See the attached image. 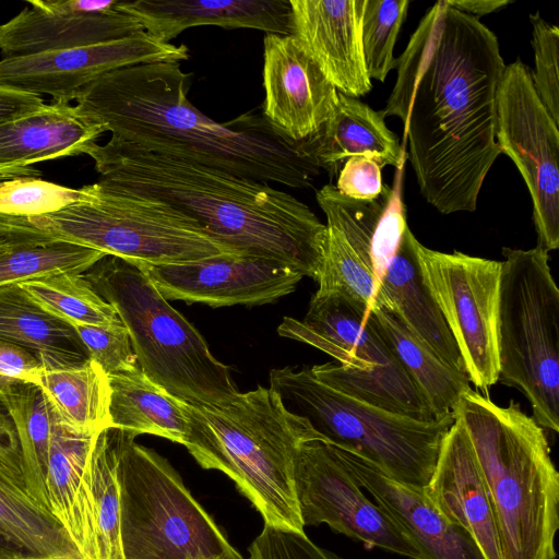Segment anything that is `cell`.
<instances>
[{"label": "cell", "mask_w": 559, "mask_h": 559, "mask_svg": "<svg viewBox=\"0 0 559 559\" xmlns=\"http://www.w3.org/2000/svg\"><path fill=\"white\" fill-rule=\"evenodd\" d=\"M504 68L493 32L445 0L427 10L396 58L382 112L403 122L419 191L441 214L474 212L501 154L497 104Z\"/></svg>", "instance_id": "obj_1"}, {"label": "cell", "mask_w": 559, "mask_h": 559, "mask_svg": "<svg viewBox=\"0 0 559 559\" xmlns=\"http://www.w3.org/2000/svg\"><path fill=\"white\" fill-rule=\"evenodd\" d=\"M191 73L180 62L118 69L87 85L75 99L85 119L116 141L206 167L289 188L311 187L319 168L262 114L217 122L188 98Z\"/></svg>", "instance_id": "obj_2"}, {"label": "cell", "mask_w": 559, "mask_h": 559, "mask_svg": "<svg viewBox=\"0 0 559 559\" xmlns=\"http://www.w3.org/2000/svg\"><path fill=\"white\" fill-rule=\"evenodd\" d=\"M87 155L100 188L163 202L195 219L229 254L274 261L318 281L326 226L294 195L114 139Z\"/></svg>", "instance_id": "obj_3"}, {"label": "cell", "mask_w": 559, "mask_h": 559, "mask_svg": "<svg viewBox=\"0 0 559 559\" xmlns=\"http://www.w3.org/2000/svg\"><path fill=\"white\" fill-rule=\"evenodd\" d=\"M471 442L493 511L503 559H556L559 474L544 429L519 403L468 389L452 411Z\"/></svg>", "instance_id": "obj_4"}, {"label": "cell", "mask_w": 559, "mask_h": 559, "mask_svg": "<svg viewBox=\"0 0 559 559\" xmlns=\"http://www.w3.org/2000/svg\"><path fill=\"white\" fill-rule=\"evenodd\" d=\"M187 415L182 444L194 460L234 480L265 524L304 532L295 454L305 441L325 440L309 420L287 408L274 389L261 385L224 403L187 404Z\"/></svg>", "instance_id": "obj_5"}, {"label": "cell", "mask_w": 559, "mask_h": 559, "mask_svg": "<svg viewBox=\"0 0 559 559\" xmlns=\"http://www.w3.org/2000/svg\"><path fill=\"white\" fill-rule=\"evenodd\" d=\"M83 275L116 309L150 380L190 405L219 404L239 393L230 368L138 264L106 254Z\"/></svg>", "instance_id": "obj_6"}, {"label": "cell", "mask_w": 559, "mask_h": 559, "mask_svg": "<svg viewBox=\"0 0 559 559\" xmlns=\"http://www.w3.org/2000/svg\"><path fill=\"white\" fill-rule=\"evenodd\" d=\"M270 388L309 420L326 442L350 451L390 478L425 489L453 415L425 421L343 393L317 379L310 368L270 372Z\"/></svg>", "instance_id": "obj_7"}, {"label": "cell", "mask_w": 559, "mask_h": 559, "mask_svg": "<svg viewBox=\"0 0 559 559\" xmlns=\"http://www.w3.org/2000/svg\"><path fill=\"white\" fill-rule=\"evenodd\" d=\"M86 187V200L56 213L0 219L41 238L132 263L175 264L229 254L195 219L163 202L105 190L96 182Z\"/></svg>", "instance_id": "obj_8"}, {"label": "cell", "mask_w": 559, "mask_h": 559, "mask_svg": "<svg viewBox=\"0 0 559 559\" xmlns=\"http://www.w3.org/2000/svg\"><path fill=\"white\" fill-rule=\"evenodd\" d=\"M498 312V382L519 389L533 418L559 430V289L548 251L503 248Z\"/></svg>", "instance_id": "obj_9"}, {"label": "cell", "mask_w": 559, "mask_h": 559, "mask_svg": "<svg viewBox=\"0 0 559 559\" xmlns=\"http://www.w3.org/2000/svg\"><path fill=\"white\" fill-rule=\"evenodd\" d=\"M134 439L120 430L118 481L124 559H245L169 462Z\"/></svg>", "instance_id": "obj_10"}, {"label": "cell", "mask_w": 559, "mask_h": 559, "mask_svg": "<svg viewBox=\"0 0 559 559\" xmlns=\"http://www.w3.org/2000/svg\"><path fill=\"white\" fill-rule=\"evenodd\" d=\"M421 280L456 343L469 382L486 391L498 382L501 261L444 253L415 242Z\"/></svg>", "instance_id": "obj_11"}, {"label": "cell", "mask_w": 559, "mask_h": 559, "mask_svg": "<svg viewBox=\"0 0 559 559\" xmlns=\"http://www.w3.org/2000/svg\"><path fill=\"white\" fill-rule=\"evenodd\" d=\"M497 142L519 169L531 195L537 247H559V126L540 102L530 68L506 66L497 104Z\"/></svg>", "instance_id": "obj_12"}, {"label": "cell", "mask_w": 559, "mask_h": 559, "mask_svg": "<svg viewBox=\"0 0 559 559\" xmlns=\"http://www.w3.org/2000/svg\"><path fill=\"white\" fill-rule=\"evenodd\" d=\"M294 484L304 526L324 523L368 549L426 559L405 531L364 495L335 445L320 439L302 442L295 454Z\"/></svg>", "instance_id": "obj_13"}, {"label": "cell", "mask_w": 559, "mask_h": 559, "mask_svg": "<svg viewBox=\"0 0 559 559\" xmlns=\"http://www.w3.org/2000/svg\"><path fill=\"white\" fill-rule=\"evenodd\" d=\"M189 58L187 46L158 41L146 32L93 46L51 50L0 60V86L75 100L92 82L111 71Z\"/></svg>", "instance_id": "obj_14"}, {"label": "cell", "mask_w": 559, "mask_h": 559, "mask_svg": "<svg viewBox=\"0 0 559 559\" xmlns=\"http://www.w3.org/2000/svg\"><path fill=\"white\" fill-rule=\"evenodd\" d=\"M135 264L166 300L213 308L273 302L293 293L304 277L281 263L235 254L175 264Z\"/></svg>", "instance_id": "obj_15"}, {"label": "cell", "mask_w": 559, "mask_h": 559, "mask_svg": "<svg viewBox=\"0 0 559 559\" xmlns=\"http://www.w3.org/2000/svg\"><path fill=\"white\" fill-rule=\"evenodd\" d=\"M144 32L122 0H32L0 24L4 58L93 46Z\"/></svg>", "instance_id": "obj_16"}, {"label": "cell", "mask_w": 559, "mask_h": 559, "mask_svg": "<svg viewBox=\"0 0 559 559\" xmlns=\"http://www.w3.org/2000/svg\"><path fill=\"white\" fill-rule=\"evenodd\" d=\"M262 116L293 141L314 134L332 116L337 90L292 35L263 38Z\"/></svg>", "instance_id": "obj_17"}, {"label": "cell", "mask_w": 559, "mask_h": 559, "mask_svg": "<svg viewBox=\"0 0 559 559\" xmlns=\"http://www.w3.org/2000/svg\"><path fill=\"white\" fill-rule=\"evenodd\" d=\"M366 0H289L292 36L335 88L358 98L370 92L361 50Z\"/></svg>", "instance_id": "obj_18"}, {"label": "cell", "mask_w": 559, "mask_h": 559, "mask_svg": "<svg viewBox=\"0 0 559 559\" xmlns=\"http://www.w3.org/2000/svg\"><path fill=\"white\" fill-rule=\"evenodd\" d=\"M277 333L309 344L340 365L408 377L368 317V309L350 298L314 294L302 321L285 317Z\"/></svg>", "instance_id": "obj_19"}, {"label": "cell", "mask_w": 559, "mask_h": 559, "mask_svg": "<svg viewBox=\"0 0 559 559\" xmlns=\"http://www.w3.org/2000/svg\"><path fill=\"white\" fill-rule=\"evenodd\" d=\"M336 448L360 487L405 531L426 559H485L472 536L448 521L424 489L399 483L364 457Z\"/></svg>", "instance_id": "obj_20"}, {"label": "cell", "mask_w": 559, "mask_h": 559, "mask_svg": "<svg viewBox=\"0 0 559 559\" xmlns=\"http://www.w3.org/2000/svg\"><path fill=\"white\" fill-rule=\"evenodd\" d=\"M424 492L448 521L472 536L485 559H503L485 484L468 437L456 420L442 440Z\"/></svg>", "instance_id": "obj_21"}, {"label": "cell", "mask_w": 559, "mask_h": 559, "mask_svg": "<svg viewBox=\"0 0 559 559\" xmlns=\"http://www.w3.org/2000/svg\"><path fill=\"white\" fill-rule=\"evenodd\" d=\"M122 7L144 32L166 44L203 25L292 35L289 0H122Z\"/></svg>", "instance_id": "obj_22"}, {"label": "cell", "mask_w": 559, "mask_h": 559, "mask_svg": "<svg viewBox=\"0 0 559 559\" xmlns=\"http://www.w3.org/2000/svg\"><path fill=\"white\" fill-rule=\"evenodd\" d=\"M416 240L407 227L380 282L373 306L379 305L392 311L442 362L465 372L456 343L421 280Z\"/></svg>", "instance_id": "obj_23"}, {"label": "cell", "mask_w": 559, "mask_h": 559, "mask_svg": "<svg viewBox=\"0 0 559 559\" xmlns=\"http://www.w3.org/2000/svg\"><path fill=\"white\" fill-rule=\"evenodd\" d=\"M384 115L356 97L337 92V104L330 119L311 136L302 140L306 154L331 177L354 156H367L380 167L401 168L399 138L384 122Z\"/></svg>", "instance_id": "obj_24"}, {"label": "cell", "mask_w": 559, "mask_h": 559, "mask_svg": "<svg viewBox=\"0 0 559 559\" xmlns=\"http://www.w3.org/2000/svg\"><path fill=\"white\" fill-rule=\"evenodd\" d=\"M106 130L74 106L53 102L39 110L0 123V166L87 154Z\"/></svg>", "instance_id": "obj_25"}, {"label": "cell", "mask_w": 559, "mask_h": 559, "mask_svg": "<svg viewBox=\"0 0 559 559\" xmlns=\"http://www.w3.org/2000/svg\"><path fill=\"white\" fill-rule=\"evenodd\" d=\"M0 340L25 348L44 370L73 368L90 359L75 328L39 307L17 284L0 286Z\"/></svg>", "instance_id": "obj_26"}, {"label": "cell", "mask_w": 559, "mask_h": 559, "mask_svg": "<svg viewBox=\"0 0 559 559\" xmlns=\"http://www.w3.org/2000/svg\"><path fill=\"white\" fill-rule=\"evenodd\" d=\"M95 437L75 432L55 413L46 474L48 509L84 559L88 551L86 477Z\"/></svg>", "instance_id": "obj_27"}, {"label": "cell", "mask_w": 559, "mask_h": 559, "mask_svg": "<svg viewBox=\"0 0 559 559\" xmlns=\"http://www.w3.org/2000/svg\"><path fill=\"white\" fill-rule=\"evenodd\" d=\"M368 317L429 404L436 419L452 415L462 394L471 389L467 374L442 362L392 311L374 305Z\"/></svg>", "instance_id": "obj_28"}, {"label": "cell", "mask_w": 559, "mask_h": 559, "mask_svg": "<svg viewBox=\"0 0 559 559\" xmlns=\"http://www.w3.org/2000/svg\"><path fill=\"white\" fill-rule=\"evenodd\" d=\"M0 543L35 556L83 558L51 512L33 498L24 476L2 463Z\"/></svg>", "instance_id": "obj_29"}, {"label": "cell", "mask_w": 559, "mask_h": 559, "mask_svg": "<svg viewBox=\"0 0 559 559\" xmlns=\"http://www.w3.org/2000/svg\"><path fill=\"white\" fill-rule=\"evenodd\" d=\"M110 428L134 437L143 433L183 443L188 429L187 403L150 380L141 369L109 376Z\"/></svg>", "instance_id": "obj_30"}, {"label": "cell", "mask_w": 559, "mask_h": 559, "mask_svg": "<svg viewBox=\"0 0 559 559\" xmlns=\"http://www.w3.org/2000/svg\"><path fill=\"white\" fill-rule=\"evenodd\" d=\"M120 430L106 428L96 435L87 465V559H124L120 534L118 481Z\"/></svg>", "instance_id": "obj_31"}, {"label": "cell", "mask_w": 559, "mask_h": 559, "mask_svg": "<svg viewBox=\"0 0 559 559\" xmlns=\"http://www.w3.org/2000/svg\"><path fill=\"white\" fill-rule=\"evenodd\" d=\"M37 385L60 421L75 432L94 436L110 428L108 376L92 359L73 368L44 370Z\"/></svg>", "instance_id": "obj_32"}, {"label": "cell", "mask_w": 559, "mask_h": 559, "mask_svg": "<svg viewBox=\"0 0 559 559\" xmlns=\"http://www.w3.org/2000/svg\"><path fill=\"white\" fill-rule=\"evenodd\" d=\"M16 429L26 486L39 506L48 509L46 474L55 412L39 385L17 384L0 395Z\"/></svg>", "instance_id": "obj_33"}, {"label": "cell", "mask_w": 559, "mask_h": 559, "mask_svg": "<svg viewBox=\"0 0 559 559\" xmlns=\"http://www.w3.org/2000/svg\"><path fill=\"white\" fill-rule=\"evenodd\" d=\"M9 227L15 236L0 249V286L63 273L83 274L106 255L81 245L41 238Z\"/></svg>", "instance_id": "obj_34"}, {"label": "cell", "mask_w": 559, "mask_h": 559, "mask_svg": "<svg viewBox=\"0 0 559 559\" xmlns=\"http://www.w3.org/2000/svg\"><path fill=\"white\" fill-rule=\"evenodd\" d=\"M39 307L75 325L120 324L116 309L80 273H63L17 284Z\"/></svg>", "instance_id": "obj_35"}, {"label": "cell", "mask_w": 559, "mask_h": 559, "mask_svg": "<svg viewBox=\"0 0 559 559\" xmlns=\"http://www.w3.org/2000/svg\"><path fill=\"white\" fill-rule=\"evenodd\" d=\"M325 226V250L316 294L350 298L366 306L369 313L378 292L371 257L352 245L335 226Z\"/></svg>", "instance_id": "obj_36"}, {"label": "cell", "mask_w": 559, "mask_h": 559, "mask_svg": "<svg viewBox=\"0 0 559 559\" xmlns=\"http://www.w3.org/2000/svg\"><path fill=\"white\" fill-rule=\"evenodd\" d=\"M408 0H366L361 20V50L369 79L384 82L396 68L393 50L406 19Z\"/></svg>", "instance_id": "obj_37"}, {"label": "cell", "mask_w": 559, "mask_h": 559, "mask_svg": "<svg viewBox=\"0 0 559 559\" xmlns=\"http://www.w3.org/2000/svg\"><path fill=\"white\" fill-rule=\"evenodd\" d=\"M90 192L67 188L36 177H16L0 181V215L32 217L56 213L84 201Z\"/></svg>", "instance_id": "obj_38"}, {"label": "cell", "mask_w": 559, "mask_h": 559, "mask_svg": "<svg viewBox=\"0 0 559 559\" xmlns=\"http://www.w3.org/2000/svg\"><path fill=\"white\" fill-rule=\"evenodd\" d=\"M535 69L531 71L535 91L552 120L559 126V28L537 12L530 15Z\"/></svg>", "instance_id": "obj_39"}, {"label": "cell", "mask_w": 559, "mask_h": 559, "mask_svg": "<svg viewBox=\"0 0 559 559\" xmlns=\"http://www.w3.org/2000/svg\"><path fill=\"white\" fill-rule=\"evenodd\" d=\"M82 343L95 361L109 376L140 369L130 334L123 323L115 325H75Z\"/></svg>", "instance_id": "obj_40"}, {"label": "cell", "mask_w": 559, "mask_h": 559, "mask_svg": "<svg viewBox=\"0 0 559 559\" xmlns=\"http://www.w3.org/2000/svg\"><path fill=\"white\" fill-rule=\"evenodd\" d=\"M395 183L390 190L385 207L379 218L371 241V264L378 288L399 249L403 234L408 227L401 194L400 176H397Z\"/></svg>", "instance_id": "obj_41"}, {"label": "cell", "mask_w": 559, "mask_h": 559, "mask_svg": "<svg viewBox=\"0 0 559 559\" xmlns=\"http://www.w3.org/2000/svg\"><path fill=\"white\" fill-rule=\"evenodd\" d=\"M249 559H342L316 545L305 532L264 524L249 547Z\"/></svg>", "instance_id": "obj_42"}, {"label": "cell", "mask_w": 559, "mask_h": 559, "mask_svg": "<svg viewBox=\"0 0 559 559\" xmlns=\"http://www.w3.org/2000/svg\"><path fill=\"white\" fill-rule=\"evenodd\" d=\"M336 190L354 200H376L384 188L381 167L367 156L347 159L337 175Z\"/></svg>", "instance_id": "obj_43"}, {"label": "cell", "mask_w": 559, "mask_h": 559, "mask_svg": "<svg viewBox=\"0 0 559 559\" xmlns=\"http://www.w3.org/2000/svg\"><path fill=\"white\" fill-rule=\"evenodd\" d=\"M44 368L25 348L0 340V395L21 383L37 384Z\"/></svg>", "instance_id": "obj_44"}, {"label": "cell", "mask_w": 559, "mask_h": 559, "mask_svg": "<svg viewBox=\"0 0 559 559\" xmlns=\"http://www.w3.org/2000/svg\"><path fill=\"white\" fill-rule=\"evenodd\" d=\"M44 106L39 95L0 86V123L32 114Z\"/></svg>", "instance_id": "obj_45"}, {"label": "cell", "mask_w": 559, "mask_h": 559, "mask_svg": "<svg viewBox=\"0 0 559 559\" xmlns=\"http://www.w3.org/2000/svg\"><path fill=\"white\" fill-rule=\"evenodd\" d=\"M0 463L23 475L22 455L14 424L0 401ZM24 476V475H23Z\"/></svg>", "instance_id": "obj_46"}, {"label": "cell", "mask_w": 559, "mask_h": 559, "mask_svg": "<svg viewBox=\"0 0 559 559\" xmlns=\"http://www.w3.org/2000/svg\"><path fill=\"white\" fill-rule=\"evenodd\" d=\"M447 3L468 15L479 17L495 12L512 1L509 0H445Z\"/></svg>", "instance_id": "obj_47"}, {"label": "cell", "mask_w": 559, "mask_h": 559, "mask_svg": "<svg viewBox=\"0 0 559 559\" xmlns=\"http://www.w3.org/2000/svg\"><path fill=\"white\" fill-rule=\"evenodd\" d=\"M41 173L32 166H0V181L16 177H37Z\"/></svg>", "instance_id": "obj_48"}, {"label": "cell", "mask_w": 559, "mask_h": 559, "mask_svg": "<svg viewBox=\"0 0 559 559\" xmlns=\"http://www.w3.org/2000/svg\"><path fill=\"white\" fill-rule=\"evenodd\" d=\"M0 559H84V558H69V557H41L28 552L20 551L17 549L8 547L0 543Z\"/></svg>", "instance_id": "obj_49"}, {"label": "cell", "mask_w": 559, "mask_h": 559, "mask_svg": "<svg viewBox=\"0 0 559 559\" xmlns=\"http://www.w3.org/2000/svg\"><path fill=\"white\" fill-rule=\"evenodd\" d=\"M15 236V231L0 222V249Z\"/></svg>", "instance_id": "obj_50"}]
</instances>
